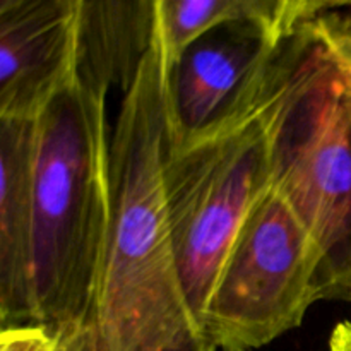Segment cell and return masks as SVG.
Returning <instances> with one entry per match:
<instances>
[{
	"label": "cell",
	"instance_id": "1",
	"mask_svg": "<svg viewBox=\"0 0 351 351\" xmlns=\"http://www.w3.org/2000/svg\"><path fill=\"white\" fill-rule=\"evenodd\" d=\"M167 86L156 26L110 136L112 204L91 314L99 351H216L192 315L175 256L165 189Z\"/></svg>",
	"mask_w": 351,
	"mask_h": 351
},
{
	"label": "cell",
	"instance_id": "2",
	"mask_svg": "<svg viewBox=\"0 0 351 351\" xmlns=\"http://www.w3.org/2000/svg\"><path fill=\"white\" fill-rule=\"evenodd\" d=\"M110 89L74 57L34 119V317L51 331L91 322L112 204Z\"/></svg>",
	"mask_w": 351,
	"mask_h": 351
},
{
	"label": "cell",
	"instance_id": "3",
	"mask_svg": "<svg viewBox=\"0 0 351 351\" xmlns=\"http://www.w3.org/2000/svg\"><path fill=\"white\" fill-rule=\"evenodd\" d=\"M312 34L307 24L280 41L213 122L167 146L165 189L175 256L199 328L237 232L271 185L274 117Z\"/></svg>",
	"mask_w": 351,
	"mask_h": 351
},
{
	"label": "cell",
	"instance_id": "4",
	"mask_svg": "<svg viewBox=\"0 0 351 351\" xmlns=\"http://www.w3.org/2000/svg\"><path fill=\"white\" fill-rule=\"evenodd\" d=\"M312 29L274 117L271 185L321 252V300L351 304V65Z\"/></svg>",
	"mask_w": 351,
	"mask_h": 351
},
{
	"label": "cell",
	"instance_id": "5",
	"mask_svg": "<svg viewBox=\"0 0 351 351\" xmlns=\"http://www.w3.org/2000/svg\"><path fill=\"white\" fill-rule=\"evenodd\" d=\"M321 302V252L287 199L264 191L215 281L202 332L216 350L249 351L298 328Z\"/></svg>",
	"mask_w": 351,
	"mask_h": 351
},
{
	"label": "cell",
	"instance_id": "6",
	"mask_svg": "<svg viewBox=\"0 0 351 351\" xmlns=\"http://www.w3.org/2000/svg\"><path fill=\"white\" fill-rule=\"evenodd\" d=\"M79 0H0V120L36 119L74 65Z\"/></svg>",
	"mask_w": 351,
	"mask_h": 351
},
{
	"label": "cell",
	"instance_id": "7",
	"mask_svg": "<svg viewBox=\"0 0 351 351\" xmlns=\"http://www.w3.org/2000/svg\"><path fill=\"white\" fill-rule=\"evenodd\" d=\"M276 38L256 23H228L168 65V144L184 143L228 106Z\"/></svg>",
	"mask_w": 351,
	"mask_h": 351
},
{
	"label": "cell",
	"instance_id": "8",
	"mask_svg": "<svg viewBox=\"0 0 351 351\" xmlns=\"http://www.w3.org/2000/svg\"><path fill=\"white\" fill-rule=\"evenodd\" d=\"M33 160L34 119L0 120V329L36 324Z\"/></svg>",
	"mask_w": 351,
	"mask_h": 351
},
{
	"label": "cell",
	"instance_id": "9",
	"mask_svg": "<svg viewBox=\"0 0 351 351\" xmlns=\"http://www.w3.org/2000/svg\"><path fill=\"white\" fill-rule=\"evenodd\" d=\"M329 0H156V26L167 64L216 27L256 23L288 38L317 19Z\"/></svg>",
	"mask_w": 351,
	"mask_h": 351
},
{
	"label": "cell",
	"instance_id": "10",
	"mask_svg": "<svg viewBox=\"0 0 351 351\" xmlns=\"http://www.w3.org/2000/svg\"><path fill=\"white\" fill-rule=\"evenodd\" d=\"M154 34L156 2L79 0L75 57L112 88H129Z\"/></svg>",
	"mask_w": 351,
	"mask_h": 351
},
{
	"label": "cell",
	"instance_id": "11",
	"mask_svg": "<svg viewBox=\"0 0 351 351\" xmlns=\"http://www.w3.org/2000/svg\"><path fill=\"white\" fill-rule=\"evenodd\" d=\"M314 27L326 47L341 62L351 65V2L329 0L314 21Z\"/></svg>",
	"mask_w": 351,
	"mask_h": 351
},
{
	"label": "cell",
	"instance_id": "12",
	"mask_svg": "<svg viewBox=\"0 0 351 351\" xmlns=\"http://www.w3.org/2000/svg\"><path fill=\"white\" fill-rule=\"evenodd\" d=\"M57 336L41 324L0 329V351H53Z\"/></svg>",
	"mask_w": 351,
	"mask_h": 351
},
{
	"label": "cell",
	"instance_id": "13",
	"mask_svg": "<svg viewBox=\"0 0 351 351\" xmlns=\"http://www.w3.org/2000/svg\"><path fill=\"white\" fill-rule=\"evenodd\" d=\"M57 345L53 351H99L91 322L55 329Z\"/></svg>",
	"mask_w": 351,
	"mask_h": 351
},
{
	"label": "cell",
	"instance_id": "14",
	"mask_svg": "<svg viewBox=\"0 0 351 351\" xmlns=\"http://www.w3.org/2000/svg\"><path fill=\"white\" fill-rule=\"evenodd\" d=\"M329 351H351V321L336 326L329 341Z\"/></svg>",
	"mask_w": 351,
	"mask_h": 351
}]
</instances>
